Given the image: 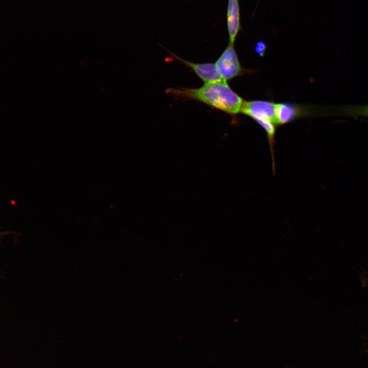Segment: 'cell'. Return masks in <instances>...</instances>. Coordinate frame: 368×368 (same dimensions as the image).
<instances>
[{
	"mask_svg": "<svg viewBox=\"0 0 368 368\" xmlns=\"http://www.w3.org/2000/svg\"><path fill=\"white\" fill-rule=\"evenodd\" d=\"M298 106L289 103L276 104V119L277 125L289 123L297 118L301 114Z\"/></svg>",
	"mask_w": 368,
	"mask_h": 368,
	"instance_id": "6",
	"label": "cell"
},
{
	"mask_svg": "<svg viewBox=\"0 0 368 368\" xmlns=\"http://www.w3.org/2000/svg\"><path fill=\"white\" fill-rule=\"evenodd\" d=\"M222 79L226 81L245 73L239 60L234 44L228 43L215 62Z\"/></svg>",
	"mask_w": 368,
	"mask_h": 368,
	"instance_id": "2",
	"label": "cell"
},
{
	"mask_svg": "<svg viewBox=\"0 0 368 368\" xmlns=\"http://www.w3.org/2000/svg\"><path fill=\"white\" fill-rule=\"evenodd\" d=\"M9 232H0V237L9 234Z\"/></svg>",
	"mask_w": 368,
	"mask_h": 368,
	"instance_id": "9",
	"label": "cell"
},
{
	"mask_svg": "<svg viewBox=\"0 0 368 368\" xmlns=\"http://www.w3.org/2000/svg\"><path fill=\"white\" fill-rule=\"evenodd\" d=\"M346 113L368 116V106L350 107L344 110Z\"/></svg>",
	"mask_w": 368,
	"mask_h": 368,
	"instance_id": "7",
	"label": "cell"
},
{
	"mask_svg": "<svg viewBox=\"0 0 368 368\" xmlns=\"http://www.w3.org/2000/svg\"><path fill=\"white\" fill-rule=\"evenodd\" d=\"M241 112L248 116L256 122L269 120L277 125L276 104L265 100L244 101Z\"/></svg>",
	"mask_w": 368,
	"mask_h": 368,
	"instance_id": "3",
	"label": "cell"
},
{
	"mask_svg": "<svg viewBox=\"0 0 368 368\" xmlns=\"http://www.w3.org/2000/svg\"><path fill=\"white\" fill-rule=\"evenodd\" d=\"M178 61L190 68L204 83H215L224 81L219 75L215 63H193L174 54L167 50Z\"/></svg>",
	"mask_w": 368,
	"mask_h": 368,
	"instance_id": "4",
	"label": "cell"
},
{
	"mask_svg": "<svg viewBox=\"0 0 368 368\" xmlns=\"http://www.w3.org/2000/svg\"><path fill=\"white\" fill-rule=\"evenodd\" d=\"M226 24L229 43L234 44L238 34L241 29L239 0H228Z\"/></svg>",
	"mask_w": 368,
	"mask_h": 368,
	"instance_id": "5",
	"label": "cell"
},
{
	"mask_svg": "<svg viewBox=\"0 0 368 368\" xmlns=\"http://www.w3.org/2000/svg\"><path fill=\"white\" fill-rule=\"evenodd\" d=\"M267 45L263 41H258L255 45V50L256 53L261 56L264 55L266 50Z\"/></svg>",
	"mask_w": 368,
	"mask_h": 368,
	"instance_id": "8",
	"label": "cell"
},
{
	"mask_svg": "<svg viewBox=\"0 0 368 368\" xmlns=\"http://www.w3.org/2000/svg\"><path fill=\"white\" fill-rule=\"evenodd\" d=\"M166 92L176 99L198 101L233 117L241 112L244 101L225 81L204 83L196 88H169Z\"/></svg>",
	"mask_w": 368,
	"mask_h": 368,
	"instance_id": "1",
	"label": "cell"
}]
</instances>
